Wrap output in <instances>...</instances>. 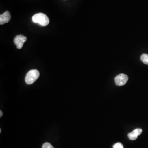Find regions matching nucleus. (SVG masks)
I'll use <instances>...</instances> for the list:
<instances>
[{"mask_svg":"<svg viewBox=\"0 0 148 148\" xmlns=\"http://www.w3.org/2000/svg\"><path fill=\"white\" fill-rule=\"evenodd\" d=\"M142 129L141 128H137L133 131L132 132L129 133L128 134V137L129 139L131 140H135L137 139L138 136L140 135L142 133Z\"/></svg>","mask_w":148,"mask_h":148,"instance_id":"nucleus-5","label":"nucleus"},{"mask_svg":"<svg viewBox=\"0 0 148 148\" xmlns=\"http://www.w3.org/2000/svg\"><path fill=\"white\" fill-rule=\"evenodd\" d=\"M27 41V37L22 35H19L16 36L14 40V42L15 43L18 49H21L23 47L24 43Z\"/></svg>","mask_w":148,"mask_h":148,"instance_id":"nucleus-4","label":"nucleus"},{"mask_svg":"<svg viewBox=\"0 0 148 148\" xmlns=\"http://www.w3.org/2000/svg\"><path fill=\"white\" fill-rule=\"evenodd\" d=\"M39 76H40L39 71L36 69H33V70H30L27 73L25 80L27 84L32 85L38 79Z\"/></svg>","mask_w":148,"mask_h":148,"instance_id":"nucleus-2","label":"nucleus"},{"mask_svg":"<svg viewBox=\"0 0 148 148\" xmlns=\"http://www.w3.org/2000/svg\"><path fill=\"white\" fill-rule=\"evenodd\" d=\"M140 60L145 64L148 65V54H143L140 57Z\"/></svg>","mask_w":148,"mask_h":148,"instance_id":"nucleus-7","label":"nucleus"},{"mask_svg":"<svg viewBox=\"0 0 148 148\" xmlns=\"http://www.w3.org/2000/svg\"><path fill=\"white\" fill-rule=\"evenodd\" d=\"M113 148H123V146L122 143L119 142V143H116L114 145Z\"/></svg>","mask_w":148,"mask_h":148,"instance_id":"nucleus-9","label":"nucleus"},{"mask_svg":"<svg viewBox=\"0 0 148 148\" xmlns=\"http://www.w3.org/2000/svg\"><path fill=\"white\" fill-rule=\"evenodd\" d=\"M11 19V16L10 12L6 11L3 14L0 16V24L2 25L8 23Z\"/></svg>","mask_w":148,"mask_h":148,"instance_id":"nucleus-6","label":"nucleus"},{"mask_svg":"<svg viewBox=\"0 0 148 148\" xmlns=\"http://www.w3.org/2000/svg\"><path fill=\"white\" fill-rule=\"evenodd\" d=\"M128 80V77L127 75L121 74L118 75L115 78V82L117 86H121L125 85Z\"/></svg>","mask_w":148,"mask_h":148,"instance_id":"nucleus-3","label":"nucleus"},{"mask_svg":"<svg viewBox=\"0 0 148 148\" xmlns=\"http://www.w3.org/2000/svg\"><path fill=\"white\" fill-rule=\"evenodd\" d=\"M42 148H54L49 143H45L43 144Z\"/></svg>","mask_w":148,"mask_h":148,"instance_id":"nucleus-8","label":"nucleus"},{"mask_svg":"<svg viewBox=\"0 0 148 148\" xmlns=\"http://www.w3.org/2000/svg\"><path fill=\"white\" fill-rule=\"evenodd\" d=\"M2 115H3V112H2V110H1L0 111V117H1L2 116Z\"/></svg>","mask_w":148,"mask_h":148,"instance_id":"nucleus-10","label":"nucleus"},{"mask_svg":"<svg viewBox=\"0 0 148 148\" xmlns=\"http://www.w3.org/2000/svg\"><path fill=\"white\" fill-rule=\"evenodd\" d=\"M32 20L34 23H38L42 27H46L49 23V19L47 16L42 13H39L33 16Z\"/></svg>","mask_w":148,"mask_h":148,"instance_id":"nucleus-1","label":"nucleus"}]
</instances>
